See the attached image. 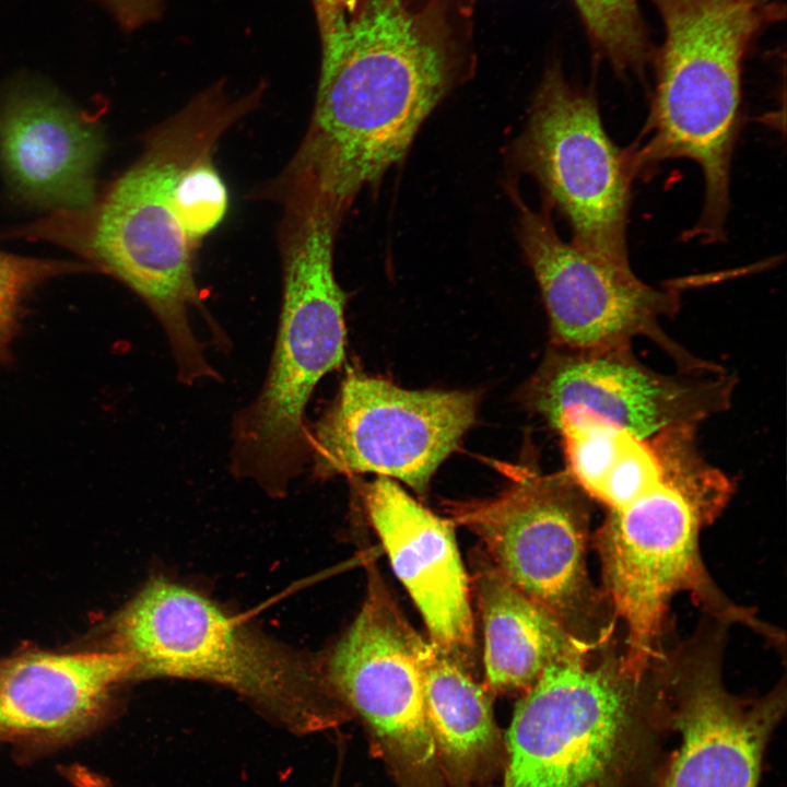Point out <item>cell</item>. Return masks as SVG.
<instances>
[{"instance_id": "cell-1", "label": "cell", "mask_w": 787, "mask_h": 787, "mask_svg": "<svg viewBox=\"0 0 787 787\" xmlns=\"http://www.w3.org/2000/svg\"><path fill=\"white\" fill-rule=\"evenodd\" d=\"M469 17V0H362L319 30L310 126L270 196L315 199L342 219L463 79Z\"/></svg>"}, {"instance_id": "cell-2", "label": "cell", "mask_w": 787, "mask_h": 787, "mask_svg": "<svg viewBox=\"0 0 787 787\" xmlns=\"http://www.w3.org/2000/svg\"><path fill=\"white\" fill-rule=\"evenodd\" d=\"M262 89L231 99L223 82L197 95L150 131L140 157L84 210L55 212L14 235L46 239L81 256L94 271L119 280L161 324L184 385L220 375L208 363L190 315L200 309L195 278L196 245L175 200L183 169L213 152L218 140L259 103Z\"/></svg>"}, {"instance_id": "cell-3", "label": "cell", "mask_w": 787, "mask_h": 787, "mask_svg": "<svg viewBox=\"0 0 787 787\" xmlns=\"http://www.w3.org/2000/svg\"><path fill=\"white\" fill-rule=\"evenodd\" d=\"M663 25L655 50V92L648 140L632 150L635 176L669 158L702 169L704 207L688 237L721 240L740 126L743 61L760 35L785 15L777 1L649 0Z\"/></svg>"}, {"instance_id": "cell-4", "label": "cell", "mask_w": 787, "mask_h": 787, "mask_svg": "<svg viewBox=\"0 0 787 787\" xmlns=\"http://www.w3.org/2000/svg\"><path fill=\"white\" fill-rule=\"evenodd\" d=\"M341 220L316 201L285 204L279 326L262 387L232 424L230 467L271 494L309 462L306 407L345 354V294L333 270Z\"/></svg>"}, {"instance_id": "cell-5", "label": "cell", "mask_w": 787, "mask_h": 787, "mask_svg": "<svg viewBox=\"0 0 787 787\" xmlns=\"http://www.w3.org/2000/svg\"><path fill=\"white\" fill-rule=\"evenodd\" d=\"M105 649L125 655L131 680L199 679L225 685L298 732L350 713L324 667L262 638L197 591L153 578L105 624Z\"/></svg>"}, {"instance_id": "cell-6", "label": "cell", "mask_w": 787, "mask_h": 787, "mask_svg": "<svg viewBox=\"0 0 787 787\" xmlns=\"http://www.w3.org/2000/svg\"><path fill=\"white\" fill-rule=\"evenodd\" d=\"M660 705L655 673L634 678L612 638L559 658L516 705L503 787H616Z\"/></svg>"}, {"instance_id": "cell-7", "label": "cell", "mask_w": 787, "mask_h": 787, "mask_svg": "<svg viewBox=\"0 0 787 787\" xmlns=\"http://www.w3.org/2000/svg\"><path fill=\"white\" fill-rule=\"evenodd\" d=\"M455 525L473 532L496 571L574 638L600 645L615 618L588 573L590 498L567 471L525 472L494 497L454 503Z\"/></svg>"}, {"instance_id": "cell-8", "label": "cell", "mask_w": 787, "mask_h": 787, "mask_svg": "<svg viewBox=\"0 0 787 787\" xmlns=\"http://www.w3.org/2000/svg\"><path fill=\"white\" fill-rule=\"evenodd\" d=\"M517 154L550 207L568 222L572 243L631 268V152L609 138L594 93L569 82L559 62L544 71L538 85Z\"/></svg>"}, {"instance_id": "cell-9", "label": "cell", "mask_w": 787, "mask_h": 787, "mask_svg": "<svg viewBox=\"0 0 787 787\" xmlns=\"http://www.w3.org/2000/svg\"><path fill=\"white\" fill-rule=\"evenodd\" d=\"M424 643L371 566L363 604L324 666L333 694L362 720L397 787H447L425 713Z\"/></svg>"}, {"instance_id": "cell-10", "label": "cell", "mask_w": 787, "mask_h": 787, "mask_svg": "<svg viewBox=\"0 0 787 787\" xmlns=\"http://www.w3.org/2000/svg\"><path fill=\"white\" fill-rule=\"evenodd\" d=\"M477 409L473 392L408 390L350 372L308 430L309 462L319 478L377 473L424 494L473 424Z\"/></svg>"}, {"instance_id": "cell-11", "label": "cell", "mask_w": 787, "mask_h": 787, "mask_svg": "<svg viewBox=\"0 0 787 787\" xmlns=\"http://www.w3.org/2000/svg\"><path fill=\"white\" fill-rule=\"evenodd\" d=\"M520 246L539 284L553 344L565 349L632 346L648 338L683 372L717 367L693 356L662 330L680 307L674 287H654L631 268L601 260L564 242L545 212L520 203Z\"/></svg>"}, {"instance_id": "cell-12", "label": "cell", "mask_w": 787, "mask_h": 787, "mask_svg": "<svg viewBox=\"0 0 787 787\" xmlns=\"http://www.w3.org/2000/svg\"><path fill=\"white\" fill-rule=\"evenodd\" d=\"M708 621L656 670L680 735L662 787H756L765 745L785 710V682L760 698L729 692L721 677L727 625Z\"/></svg>"}, {"instance_id": "cell-13", "label": "cell", "mask_w": 787, "mask_h": 787, "mask_svg": "<svg viewBox=\"0 0 787 787\" xmlns=\"http://www.w3.org/2000/svg\"><path fill=\"white\" fill-rule=\"evenodd\" d=\"M735 387V376L721 367L657 372L632 346L557 348L532 383L531 401L552 426L576 408L648 438L672 427L697 428L730 407Z\"/></svg>"}, {"instance_id": "cell-14", "label": "cell", "mask_w": 787, "mask_h": 787, "mask_svg": "<svg viewBox=\"0 0 787 787\" xmlns=\"http://www.w3.org/2000/svg\"><path fill=\"white\" fill-rule=\"evenodd\" d=\"M128 680L130 661L111 650L24 647L1 657L0 743L22 764L75 743L107 723Z\"/></svg>"}, {"instance_id": "cell-15", "label": "cell", "mask_w": 787, "mask_h": 787, "mask_svg": "<svg viewBox=\"0 0 787 787\" xmlns=\"http://www.w3.org/2000/svg\"><path fill=\"white\" fill-rule=\"evenodd\" d=\"M105 149L101 124L45 83L15 82L0 99V169L26 204L51 213L90 207Z\"/></svg>"}, {"instance_id": "cell-16", "label": "cell", "mask_w": 787, "mask_h": 787, "mask_svg": "<svg viewBox=\"0 0 787 787\" xmlns=\"http://www.w3.org/2000/svg\"><path fill=\"white\" fill-rule=\"evenodd\" d=\"M364 503L392 571L422 615L428 641L473 672L471 585L454 521L425 508L386 477L366 485Z\"/></svg>"}, {"instance_id": "cell-17", "label": "cell", "mask_w": 787, "mask_h": 787, "mask_svg": "<svg viewBox=\"0 0 787 787\" xmlns=\"http://www.w3.org/2000/svg\"><path fill=\"white\" fill-rule=\"evenodd\" d=\"M471 591L483 629V684L494 694H524L548 665L588 645L510 585L485 553L471 556Z\"/></svg>"}, {"instance_id": "cell-18", "label": "cell", "mask_w": 787, "mask_h": 787, "mask_svg": "<svg viewBox=\"0 0 787 787\" xmlns=\"http://www.w3.org/2000/svg\"><path fill=\"white\" fill-rule=\"evenodd\" d=\"M421 665L427 724L447 787H475L503 775L506 748L492 694L430 641Z\"/></svg>"}, {"instance_id": "cell-19", "label": "cell", "mask_w": 787, "mask_h": 787, "mask_svg": "<svg viewBox=\"0 0 787 787\" xmlns=\"http://www.w3.org/2000/svg\"><path fill=\"white\" fill-rule=\"evenodd\" d=\"M595 55L619 74H641L653 62L651 44L639 0H572Z\"/></svg>"}, {"instance_id": "cell-20", "label": "cell", "mask_w": 787, "mask_h": 787, "mask_svg": "<svg viewBox=\"0 0 787 787\" xmlns=\"http://www.w3.org/2000/svg\"><path fill=\"white\" fill-rule=\"evenodd\" d=\"M94 271L85 262L39 259L0 250V363L11 360L24 303L45 281L69 273Z\"/></svg>"}, {"instance_id": "cell-21", "label": "cell", "mask_w": 787, "mask_h": 787, "mask_svg": "<svg viewBox=\"0 0 787 787\" xmlns=\"http://www.w3.org/2000/svg\"><path fill=\"white\" fill-rule=\"evenodd\" d=\"M212 153L190 162L175 186L180 218L196 245L221 223L228 207L227 189L213 165Z\"/></svg>"}, {"instance_id": "cell-22", "label": "cell", "mask_w": 787, "mask_h": 787, "mask_svg": "<svg viewBox=\"0 0 787 787\" xmlns=\"http://www.w3.org/2000/svg\"><path fill=\"white\" fill-rule=\"evenodd\" d=\"M103 4L125 30L132 31L156 17L162 0H95Z\"/></svg>"}, {"instance_id": "cell-23", "label": "cell", "mask_w": 787, "mask_h": 787, "mask_svg": "<svg viewBox=\"0 0 787 787\" xmlns=\"http://www.w3.org/2000/svg\"><path fill=\"white\" fill-rule=\"evenodd\" d=\"M319 30L352 13L362 0H312Z\"/></svg>"}, {"instance_id": "cell-24", "label": "cell", "mask_w": 787, "mask_h": 787, "mask_svg": "<svg viewBox=\"0 0 787 787\" xmlns=\"http://www.w3.org/2000/svg\"><path fill=\"white\" fill-rule=\"evenodd\" d=\"M334 778H336V779H334V782H333V784H332V787H337V784H338V775H336Z\"/></svg>"}, {"instance_id": "cell-25", "label": "cell", "mask_w": 787, "mask_h": 787, "mask_svg": "<svg viewBox=\"0 0 787 787\" xmlns=\"http://www.w3.org/2000/svg\"><path fill=\"white\" fill-rule=\"evenodd\" d=\"M761 1L770 2V1H775V0H761Z\"/></svg>"}]
</instances>
